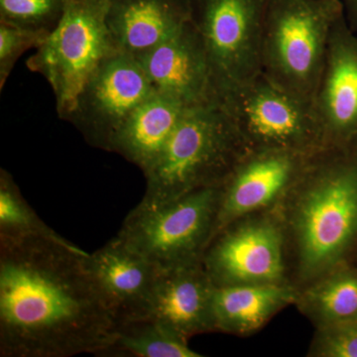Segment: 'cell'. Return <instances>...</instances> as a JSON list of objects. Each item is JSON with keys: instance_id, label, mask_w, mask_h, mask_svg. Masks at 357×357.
Here are the masks:
<instances>
[{"instance_id": "9a60e30c", "label": "cell", "mask_w": 357, "mask_h": 357, "mask_svg": "<svg viewBox=\"0 0 357 357\" xmlns=\"http://www.w3.org/2000/svg\"><path fill=\"white\" fill-rule=\"evenodd\" d=\"M215 289L202 262L159 270L143 318L159 321L188 340L215 332Z\"/></svg>"}, {"instance_id": "7402d4cb", "label": "cell", "mask_w": 357, "mask_h": 357, "mask_svg": "<svg viewBox=\"0 0 357 357\" xmlns=\"http://www.w3.org/2000/svg\"><path fill=\"white\" fill-rule=\"evenodd\" d=\"M69 0H0V23L50 34Z\"/></svg>"}, {"instance_id": "6da1fadb", "label": "cell", "mask_w": 357, "mask_h": 357, "mask_svg": "<svg viewBox=\"0 0 357 357\" xmlns=\"http://www.w3.org/2000/svg\"><path fill=\"white\" fill-rule=\"evenodd\" d=\"M64 237L0 243V356H98L115 319Z\"/></svg>"}, {"instance_id": "7c38bea8", "label": "cell", "mask_w": 357, "mask_h": 357, "mask_svg": "<svg viewBox=\"0 0 357 357\" xmlns=\"http://www.w3.org/2000/svg\"><path fill=\"white\" fill-rule=\"evenodd\" d=\"M135 59L155 91L172 96L188 109L220 107L206 45L192 20Z\"/></svg>"}, {"instance_id": "3957f363", "label": "cell", "mask_w": 357, "mask_h": 357, "mask_svg": "<svg viewBox=\"0 0 357 357\" xmlns=\"http://www.w3.org/2000/svg\"><path fill=\"white\" fill-rule=\"evenodd\" d=\"M249 151L222 107H192L144 173L146 188L139 204L158 206L196 190L222 185Z\"/></svg>"}, {"instance_id": "52a82bcc", "label": "cell", "mask_w": 357, "mask_h": 357, "mask_svg": "<svg viewBox=\"0 0 357 357\" xmlns=\"http://www.w3.org/2000/svg\"><path fill=\"white\" fill-rule=\"evenodd\" d=\"M269 0H191L192 22L210 60L218 105L261 75V47Z\"/></svg>"}, {"instance_id": "ba28073f", "label": "cell", "mask_w": 357, "mask_h": 357, "mask_svg": "<svg viewBox=\"0 0 357 357\" xmlns=\"http://www.w3.org/2000/svg\"><path fill=\"white\" fill-rule=\"evenodd\" d=\"M222 107L249 150L312 154L326 148L312 103L275 86L262 74L229 93Z\"/></svg>"}, {"instance_id": "d4e9b609", "label": "cell", "mask_w": 357, "mask_h": 357, "mask_svg": "<svg viewBox=\"0 0 357 357\" xmlns=\"http://www.w3.org/2000/svg\"><path fill=\"white\" fill-rule=\"evenodd\" d=\"M340 2L344 8V13L349 11L352 20L357 22V0H340Z\"/></svg>"}, {"instance_id": "e0dca14e", "label": "cell", "mask_w": 357, "mask_h": 357, "mask_svg": "<svg viewBox=\"0 0 357 357\" xmlns=\"http://www.w3.org/2000/svg\"><path fill=\"white\" fill-rule=\"evenodd\" d=\"M188 109L172 96L154 91L122 123L110 152L121 155L143 174L147 172Z\"/></svg>"}, {"instance_id": "cb8c5ba5", "label": "cell", "mask_w": 357, "mask_h": 357, "mask_svg": "<svg viewBox=\"0 0 357 357\" xmlns=\"http://www.w3.org/2000/svg\"><path fill=\"white\" fill-rule=\"evenodd\" d=\"M309 356L357 357V321L317 328Z\"/></svg>"}, {"instance_id": "2e32d148", "label": "cell", "mask_w": 357, "mask_h": 357, "mask_svg": "<svg viewBox=\"0 0 357 357\" xmlns=\"http://www.w3.org/2000/svg\"><path fill=\"white\" fill-rule=\"evenodd\" d=\"M192 20L191 0H109L107 24L115 48L133 58Z\"/></svg>"}, {"instance_id": "7a4b0ae2", "label": "cell", "mask_w": 357, "mask_h": 357, "mask_svg": "<svg viewBox=\"0 0 357 357\" xmlns=\"http://www.w3.org/2000/svg\"><path fill=\"white\" fill-rule=\"evenodd\" d=\"M298 289L347 262L357 245V147H326L275 206Z\"/></svg>"}, {"instance_id": "44dd1931", "label": "cell", "mask_w": 357, "mask_h": 357, "mask_svg": "<svg viewBox=\"0 0 357 357\" xmlns=\"http://www.w3.org/2000/svg\"><path fill=\"white\" fill-rule=\"evenodd\" d=\"M51 229L23 198L20 187L8 171L0 170V243L34 238H57Z\"/></svg>"}, {"instance_id": "603a6c76", "label": "cell", "mask_w": 357, "mask_h": 357, "mask_svg": "<svg viewBox=\"0 0 357 357\" xmlns=\"http://www.w3.org/2000/svg\"><path fill=\"white\" fill-rule=\"evenodd\" d=\"M17 26L0 23V89H3L18 59L30 49H38L48 37Z\"/></svg>"}, {"instance_id": "4fadbf2b", "label": "cell", "mask_w": 357, "mask_h": 357, "mask_svg": "<svg viewBox=\"0 0 357 357\" xmlns=\"http://www.w3.org/2000/svg\"><path fill=\"white\" fill-rule=\"evenodd\" d=\"M326 147L344 146L357 136V40L345 15L333 25L325 68L312 100Z\"/></svg>"}, {"instance_id": "d6986e66", "label": "cell", "mask_w": 357, "mask_h": 357, "mask_svg": "<svg viewBox=\"0 0 357 357\" xmlns=\"http://www.w3.org/2000/svg\"><path fill=\"white\" fill-rule=\"evenodd\" d=\"M294 305L316 328L357 321V267L344 263L298 289Z\"/></svg>"}, {"instance_id": "ffe728a7", "label": "cell", "mask_w": 357, "mask_h": 357, "mask_svg": "<svg viewBox=\"0 0 357 357\" xmlns=\"http://www.w3.org/2000/svg\"><path fill=\"white\" fill-rule=\"evenodd\" d=\"M98 356L202 357L189 340L154 319L142 318L115 326L114 335Z\"/></svg>"}, {"instance_id": "5b68a950", "label": "cell", "mask_w": 357, "mask_h": 357, "mask_svg": "<svg viewBox=\"0 0 357 357\" xmlns=\"http://www.w3.org/2000/svg\"><path fill=\"white\" fill-rule=\"evenodd\" d=\"M222 185L158 206L138 204L116 236L159 270L196 264L215 236Z\"/></svg>"}, {"instance_id": "8992f818", "label": "cell", "mask_w": 357, "mask_h": 357, "mask_svg": "<svg viewBox=\"0 0 357 357\" xmlns=\"http://www.w3.org/2000/svg\"><path fill=\"white\" fill-rule=\"evenodd\" d=\"M109 0H69L62 20L26 61L50 84L66 121L84 84L103 59L119 52L107 24Z\"/></svg>"}, {"instance_id": "9c48e42d", "label": "cell", "mask_w": 357, "mask_h": 357, "mask_svg": "<svg viewBox=\"0 0 357 357\" xmlns=\"http://www.w3.org/2000/svg\"><path fill=\"white\" fill-rule=\"evenodd\" d=\"M202 264L215 287L291 283L285 232L275 208L220 230L208 244Z\"/></svg>"}, {"instance_id": "277c9868", "label": "cell", "mask_w": 357, "mask_h": 357, "mask_svg": "<svg viewBox=\"0 0 357 357\" xmlns=\"http://www.w3.org/2000/svg\"><path fill=\"white\" fill-rule=\"evenodd\" d=\"M340 0H269L261 74L275 86L312 103L325 68Z\"/></svg>"}, {"instance_id": "5bb4252c", "label": "cell", "mask_w": 357, "mask_h": 357, "mask_svg": "<svg viewBox=\"0 0 357 357\" xmlns=\"http://www.w3.org/2000/svg\"><path fill=\"white\" fill-rule=\"evenodd\" d=\"M86 264L116 326L145 316L158 268L117 236L89 253Z\"/></svg>"}, {"instance_id": "30bf717a", "label": "cell", "mask_w": 357, "mask_h": 357, "mask_svg": "<svg viewBox=\"0 0 357 357\" xmlns=\"http://www.w3.org/2000/svg\"><path fill=\"white\" fill-rule=\"evenodd\" d=\"M154 91L137 60L116 52L93 70L65 121L91 147L110 152L122 123Z\"/></svg>"}, {"instance_id": "ac0fdd59", "label": "cell", "mask_w": 357, "mask_h": 357, "mask_svg": "<svg viewBox=\"0 0 357 357\" xmlns=\"http://www.w3.org/2000/svg\"><path fill=\"white\" fill-rule=\"evenodd\" d=\"M298 288L291 283L244 284L215 287L217 332L245 337L259 331L277 312L295 304Z\"/></svg>"}, {"instance_id": "8fae6325", "label": "cell", "mask_w": 357, "mask_h": 357, "mask_svg": "<svg viewBox=\"0 0 357 357\" xmlns=\"http://www.w3.org/2000/svg\"><path fill=\"white\" fill-rule=\"evenodd\" d=\"M312 154L261 149L244 155L222 184L213 237L230 223L274 208L304 172Z\"/></svg>"}]
</instances>
